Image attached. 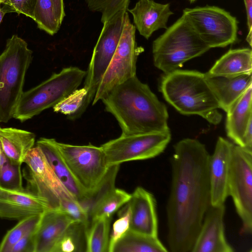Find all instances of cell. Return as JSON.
Segmentation results:
<instances>
[{
    "label": "cell",
    "instance_id": "1",
    "mask_svg": "<svg viewBox=\"0 0 252 252\" xmlns=\"http://www.w3.org/2000/svg\"><path fill=\"white\" fill-rule=\"evenodd\" d=\"M210 157L205 145L195 139H183L174 145L166 206L167 242L172 252H191L211 206Z\"/></svg>",
    "mask_w": 252,
    "mask_h": 252
},
{
    "label": "cell",
    "instance_id": "2",
    "mask_svg": "<svg viewBox=\"0 0 252 252\" xmlns=\"http://www.w3.org/2000/svg\"><path fill=\"white\" fill-rule=\"evenodd\" d=\"M101 101L117 121L122 134L170 130L166 106L136 75L116 86Z\"/></svg>",
    "mask_w": 252,
    "mask_h": 252
},
{
    "label": "cell",
    "instance_id": "3",
    "mask_svg": "<svg viewBox=\"0 0 252 252\" xmlns=\"http://www.w3.org/2000/svg\"><path fill=\"white\" fill-rule=\"evenodd\" d=\"M159 90L166 101L181 114L197 115L215 125L221 122L219 104L204 73L176 70L165 74Z\"/></svg>",
    "mask_w": 252,
    "mask_h": 252
},
{
    "label": "cell",
    "instance_id": "4",
    "mask_svg": "<svg viewBox=\"0 0 252 252\" xmlns=\"http://www.w3.org/2000/svg\"><path fill=\"white\" fill-rule=\"evenodd\" d=\"M210 48L200 38L184 13L153 43L155 66L165 74L181 67L189 60Z\"/></svg>",
    "mask_w": 252,
    "mask_h": 252
},
{
    "label": "cell",
    "instance_id": "5",
    "mask_svg": "<svg viewBox=\"0 0 252 252\" xmlns=\"http://www.w3.org/2000/svg\"><path fill=\"white\" fill-rule=\"evenodd\" d=\"M32 60V52L26 41L17 34L7 39L0 55V123L13 118Z\"/></svg>",
    "mask_w": 252,
    "mask_h": 252
},
{
    "label": "cell",
    "instance_id": "6",
    "mask_svg": "<svg viewBox=\"0 0 252 252\" xmlns=\"http://www.w3.org/2000/svg\"><path fill=\"white\" fill-rule=\"evenodd\" d=\"M86 75V71L76 66L65 67L52 74L37 86L23 92L13 118L24 122L54 107L78 89Z\"/></svg>",
    "mask_w": 252,
    "mask_h": 252
},
{
    "label": "cell",
    "instance_id": "7",
    "mask_svg": "<svg viewBox=\"0 0 252 252\" xmlns=\"http://www.w3.org/2000/svg\"><path fill=\"white\" fill-rule=\"evenodd\" d=\"M127 11H121L103 24L94 48L85 78L84 88L87 92L78 114L79 118L93 101L100 80L106 71L118 45Z\"/></svg>",
    "mask_w": 252,
    "mask_h": 252
},
{
    "label": "cell",
    "instance_id": "8",
    "mask_svg": "<svg viewBox=\"0 0 252 252\" xmlns=\"http://www.w3.org/2000/svg\"><path fill=\"white\" fill-rule=\"evenodd\" d=\"M135 32L127 11L118 45L97 88L93 105L101 100L116 86L136 75L137 58L143 49L137 45Z\"/></svg>",
    "mask_w": 252,
    "mask_h": 252
},
{
    "label": "cell",
    "instance_id": "9",
    "mask_svg": "<svg viewBox=\"0 0 252 252\" xmlns=\"http://www.w3.org/2000/svg\"><path fill=\"white\" fill-rule=\"evenodd\" d=\"M171 138L170 131L121 134L102 145L108 167L130 161L155 158L165 149Z\"/></svg>",
    "mask_w": 252,
    "mask_h": 252
},
{
    "label": "cell",
    "instance_id": "10",
    "mask_svg": "<svg viewBox=\"0 0 252 252\" xmlns=\"http://www.w3.org/2000/svg\"><path fill=\"white\" fill-rule=\"evenodd\" d=\"M202 40L210 48L225 47L238 39V22L229 12L216 6L206 5L183 11Z\"/></svg>",
    "mask_w": 252,
    "mask_h": 252
},
{
    "label": "cell",
    "instance_id": "11",
    "mask_svg": "<svg viewBox=\"0 0 252 252\" xmlns=\"http://www.w3.org/2000/svg\"><path fill=\"white\" fill-rule=\"evenodd\" d=\"M55 144L78 184L87 193L93 191L109 168L101 146L74 145L56 140Z\"/></svg>",
    "mask_w": 252,
    "mask_h": 252
},
{
    "label": "cell",
    "instance_id": "12",
    "mask_svg": "<svg viewBox=\"0 0 252 252\" xmlns=\"http://www.w3.org/2000/svg\"><path fill=\"white\" fill-rule=\"evenodd\" d=\"M23 176L26 189L45 199L50 209L60 210L64 198H74L57 176L39 147H33L27 155Z\"/></svg>",
    "mask_w": 252,
    "mask_h": 252
},
{
    "label": "cell",
    "instance_id": "13",
    "mask_svg": "<svg viewBox=\"0 0 252 252\" xmlns=\"http://www.w3.org/2000/svg\"><path fill=\"white\" fill-rule=\"evenodd\" d=\"M231 197L242 226L241 232H252V152L233 147L228 181Z\"/></svg>",
    "mask_w": 252,
    "mask_h": 252
},
{
    "label": "cell",
    "instance_id": "14",
    "mask_svg": "<svg viewBox=\"0 0 252 252\" xmlns=\"http://www.w3.org/2000/svg\"><path fill=\"white\" fill-rule=\"evenodd\" d=\"M234 144L222 137L216 142L209 159L211 205L224 204L228 197V181Z\"/></svg>",
    "mask_w": 252,
    "mask_h": 252
},
{
    "label": "cell",
    "instance_id": "15",
    "mask_svg": "<svg viewBox=\"0 0 252 252\" xmlns=\"http://www.w3.org/2000/svg\"><path fill=\"white\" fill-rule=\"evenodd\" d=\"M225 204L210 206L205 214L191 252H234L225 235Z\"/></svg>",
    "mask_w": 252,
    "mask_h": 252
},
{
    "label": "cell",
    "instance_id": "16",
    "mask_svg": "<svg viewBox=\"0 0 252 252\" xmlns=\"http://www.w3.org/2000/svg\"><path fill=\"white\" fill-rule=\"evenodd\" d=\"M50 209L47 201L26 188L16 190L0 186V218L19 220Z\"/></svg>",
    "mask_w": 252,
    "mask_h": 252
},
{
    "label": "cell",
    "instance_id": "17",
    "mask_svg": "<svg viewBox=\"0 0 252 252\" xmlns=\"http://www.w3.org/2000/svg\"><path fill=\"white\" fill-rule=\"evenodd\" d=\"M130 211V229L144 234L158 236L157 201L154 195L137 187L127 202Z\"/></svg>",
    "mask_w": 252,
    "mask_h": 252
},
{
    "label": "cell",
    "instance_id": "18",
    "mask_svg": "<svg viewBox=\"0 0 252 252\" xmlns=\"http://www.w3.org/2000/svg\"><path fill=\"white\" fill-rule=\"evenodd\" d=\"M134 26L141 35L148 39L153 33L160 29H167L170 16L173 14L169 3H158L153 0H139L132 9Z\"/></svg>",
    "mask_w": 252,
    "mask_h": 252
},
{
    "label": "cell",
    "instance_id": "19",
    "mask_svg": "<svg viewBox=\"0 0 252 252\" xmlns=\"http://www.w3.org/2000/svg\"><path fill=\"white\" fill-rule=\"evenodd\" d=\"M73 221L60 210L45 211L34 232V252H52L65 230Z\"/></svg>",
    "mask_w": 252,
    "mask_h": 252
},
{
    "label": "cell",
    "instance_id": "20",
    "mask_svg": "<svg viewBox=\"0 0 252 252\" xmlns=\"http://www.w3.org/2000/svg\"><path fill=\"white\" fill-rule=\"evenodd\" d=\"M55 139L41 137L36 142L50 165L67 190L79 202L84 199L87 192L77 182L58 150Z\"/></svg>",
    "mask_w": 252,
    "mask_h": 252
},
{
    "label": "cell",
    "instance_id": "21",
    "mask_svg": "<svg viewBox=\"0 0 252 252\" xmlns=\"http://www.w3.org/2000/svg\"><path fill=\"white\" fill-rule=\"evenodd\" d=\"M204 75L219 104L220 108L226 112L252 85V75L224 77L212 76L205 73Z\"/></svg>",
    "mask_w": 252,
    "mask_h": 252
},
{
    "label": "cell",
    "instance_id": "22",
    "mask_svg": "<svg viewBox=\"0 0 252 252\" xmlns=\"http://www.w3.org/2000/svg\"><path fill=\"white\" fill-rule=\"evenodd\" d=\"M252 85L234 103L226 112L225 129L227 136L241 148L250 122L252 121Z\"/></svg>",
    "mask_w": 252,
    "mask_h": 252
},
{
    "label": "cell",
    "instance_id": "23",
    "mask_svg": "<svg viewBox=\"0 0 252 252\" xmlns=\"http://www.w3.org/2000/svg\"><path fill=\"white\" fill-rule=\"evenodd\" d=\"M34 133L14 127H0V144L7 160L19 165L24 163L25 158L34 147Z\"/></svg>",
    "mask_w": 252,
    "mask_h": 252
},
{
    "label": "cell",
    "instance_id": "24",
    "mask_svg": "<svg viewBox=\"0 0 252 252\" xmlns=\"http://www.w3.org/2000/svg\"><path fill=\"white\" fill-rule=\"evenodd\" d=\"M252 51L248 48L230 49L217 60L207 74L235 77L252 75Z\"/></svg>",
    "mask_w": 252,
    "mask_h": 252
},
{
    "label": "cell",
    "instance_id": "25",
    "mask_svg": "<svg viewBox=\"0 0 252 252\" xmlns=\"http://www.w3.org/2000/svg\"><path fill=\"white\" fill-rule=\"evenodd\" d=\"M158 237L140 233L131 229L114 246L112 252H167Z\"/></svg>",
    "mask_w": 252,
    "mask_h": 252
},
{
    "label": "cell",
    "instance_id": "26",
    "mask_svg": "<svg viewBox=\"0 0 252 252\" xmlns=\"http://www.w3.org/2000/svg\"><path fill=\"white\" fill-rule=\"evenodd\" d=\"M111 217L93 219L87 231L86 252H109Z\"/></svg>",
    "mask_w": 252,
    "mask_h": 252
},
{
    "label": "cell",
    "instance_id": "27",
    "mask_svg": "<svg viewBox=\"0 0 252 252\" xmlns=\"http://www.w3.org/2000/svg\"><path fill=\"white\" fill-rule=\"evenodd\" d=\"M88 228L83 223L73 221L65 230L52 252H86Z\"/></svg>",
    "mask_w": 252,
    "mask_h": 252
},
{
    "label": "cell",
    "instance_id": "28",
    "mask_svg": "<svg viewBox=\"0 0 252 252\" xmlns=\"http://www.w3.org/2000/svg\"><path fill=\"white\" fill-rule=\"evenodd\" d=\"M120 165H115L109 167L105 176L96 187L93 191L87 193L86 197L79 202L87 212L89 219L97 203L115 188V180Z\"/></svg>",
    "mask_w": 252,
    "mask_h": 252
},
{
    "label": "cell",
    "instance_id": "29",
    "mask_svg": "<svg viewBox=\"0 0 252 252\" xmlns=\"http://www.w3.org/2000/svg\"><path fill=\"white\" fill-rule=\"evenodd\" d=\"M42 214L32 215L18 220L2 238L0 243V252H11L20 240L36 227Z\"/></svg>",
    "mask_w": 252,
    "mask_h": 252
},
{
    "label": "cell",
    "instance_id": "30",
    "mask_svg": "<svg viewBox=\"0 0 252 252\" xmlns=\"http://www.w3.org/2000/svg\"><path fill=\"white\" fill-rule=\"evenodd\" d=\"M131 197V194L125 190L114 188L95 206L90 217V221L101 216L111 217L121 206L126 204Z\"/></svg>",
    "mask_w": 252,
    "mask_h": 252
},
{
    "label": "cell",
    "instance_id": "31",
    "mask_svg": "<svg viewBox=\"0 0 252 252\" xmlns=\"http://www.w3.org/2000/svg\"><path fill=\"white\" fill-rule=\"evenodd\" d=\"M33 20L39 29L51 35L61 27L55 16L52 0H36Z\"/></svg>",
    "mask_w": 252,
    "mask_h": 252
},
{
    "label": "cell",
    "instance_id": "32",
    "mask_svg": "<svg viewBox=\"0 0 252 252\" xmlns=\"http://www.w3.org/2000/svg\"><path fill=\"white\" fill-rule=\"evenodd\" d=\"M87 92L84 88L77 89L53 107L55 112L66 116L68 119L74 120L83 104Z\"/></svg>",
    "mask_w": 252,
    "mask_h": 252
},
{
    "label": "cell",
    "instance_id": "33",
    "mask_svg": "<svg viewBox=\"0 0 252 252\" xmlns=\"http://www.w3.org/2000/svg\"><path fill=\"white\" fill-rule=\"evenodd\" d=\"M88 9L101 14L102 24L121 11H127L130 0H86Z\"/></svg>",
    "mask_w": 252,
    "mask_h": 252
},
{
    "label": "cell",
    "instance_id": "34",
    "mask_svg": "<svg viewBox=\"0 0 252 252\" xmlns=\"http://www.w3.org/2000/svg\"><path fill=\"white\" fill-rule=\"evenodd\" d=\"M0 186L16 190L24 189L21 165L14 164L7 160L0 173Z\"/></svg>",
    "mask_w": 252,
    "mask_h": 252
},
{
    "label": "cell",
    "instance_id": "35",
    "mask_svg": "<svg viewBox=\"0 0 252 252\" xmlns=\"http://www.w3.org/2000/svg\"><path fill=\"white\" fill-rule=\"evenodd\" d=\"M60 210L66 214L74 221L83 223L89 227L91 223L89 215L75 198H63L61 201Z\"/></svg>",
    "mask_w": 252,
    "mask_h": 252
},
{
    "label": "cell",
    "instance_id": "36",
    "mask_svg": "<svg viewBox=\"0 0 252 252\" xmlns=\"http://www.w3.org/2000/svg\"><path fill=\"white\" fill-rule=\"evenodd\" d=\"M130 211L128 204L119 212V218L113 225V230L109 239V252H112V249L117 243L129 229Z\"/></svg>",
    "mask_w": 252,
    "mask_h": 252
},
{
    "label": "cell",
    "instance_id": "37",
    "mask_svg": "<svg viewBox=\"0 0 252 252\" xmlns=\"http://www.w3.org/2000/svg\"><path fill=\"white\" fill-rule=\"evenodd\" d=\"M36 0H6L1 8L6 14L15 12L34 19Z\"/></svg>",
    "mask_w": 252,
    "mask_h": 252
},
{
    "label": "cell",
    "instance_id": "38",
    "mask_svg": "<svg viewBox=\"0 0 252 252\" xmlns=\"http://www.w3.org/2000/svg\"><path fill=\"white\" fill-rule=\"evenodd\" d=\"M35 228L20 240L13 247L11 252H34L33 235Z\"/></svg>",
    "mask_w": 252,
    "mask_h": 252
},
{
    "label": "cell",
    "instance_id": "39",
    "mask_svg": "<svg viewBox=\"0 0 252 252\" xmlns=\"http://www.w3.org/2000/svg\"><path fill=\"white\" fill-rule=\"evenodd\" d=\"M56 19L61 26L65 15L63 0H52Z\"/></svg>",
    "mask_w": 252,
    "mask_h": 252
},
{
    "label": "cell",
    "instance_id": "40",
    "mask_svg": "<svg viewBox=\"0 0 252 252\" xmlns=\"http://www.w3.org/2000/svg\"><path fill=\"white\" fill-rule=\"evenodd\" d=\"M246 8L248 33H252V0H244Z\"/></svg>",
    "mask_w": 252,
    "mask_h": 252
},
{
    "label": "cell",
    "instance_id": "41",
    "mask_svg": "<svg viewBox=\"0 0 252 252\" xmlns=\"http://www.w3.org/2000/svg\"><path fill=\"white\" fill-rule=\"evenodd\" d=\"M7 161V159L4 154L0 144V173L5 163Z\"/></svg>",
    "mask_w": 252,
    "mask_h": 252
},
{
    "label": "cell",
    "instance_id": "42",
    "mask_svg": "<svg viewBox=\"0 0 252 252\" xmlns=\"http://www.w3.org/2000/svg\"><path fill=\"white\" fill-rule=\"evenodd\" d=\"M1 3H0V24L2 21V18L4 16L5 13L2 11L1 8Z\"/></svg>",
    "mask_w": 252,
    "mask_h": 252
},
{
    "label": "cell",
    "instance_id": "43",
    "mask_svg": "<svg viewBox=\"0 0 252 252\" xmlns=\"http://www.w3.org/2000/svg\"><path fill=\"white\" fill-rule=\"evenodd\" d=\"M5 0H0V3H1V4H3L5 2Z\"/></svg>",
    "mask_w": 252,
    "mask_h": 252
},
{
    "label": "cell",
    "instance_id": "44",
    "mask_svg": "<svg viewBox=\"0 0 252 252\" xmlns=\"http://www.w3.org/2000/svg\"><path fill=\"white\" fill-rule=\"evenodd\" d=\"M190 3L194 2L196 0H189Z\"/></svg>",
    "mask_w": 252,
    "mask_h": 252
}]
</instances>
